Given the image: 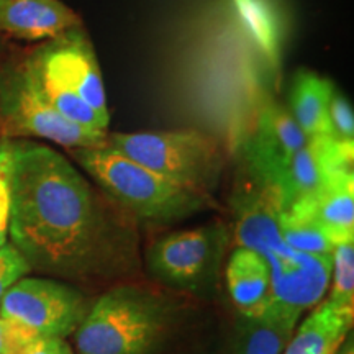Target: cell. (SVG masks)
<instances>
[{"label": "cell", "mask_w": 354, "mask_h": 354, "mask_svg": "<svg viewBox=\"0 0 354 354\" xmlns=\"http://www.w3.org/2000/svg\"><path fill=\"white\" fill-rule=\"evenodd\" d=\"M113 205L56 149L12 141L8 234L32 269L95 284L135 272L138 238Z\"/></svg>", "instance_id": "obj_1"}, {"label": "cell", "mask_w": 354, "mask_h": 354, "mask_svg": "<svg viewBox=\"0 0 354 354\" xmlns=\"http://www.w3.org/2000/svg\"><path fill=\"white\" fill-rule=\"evenodd\" d=\"M71 154L107 198L130 216L151 223H171L212 205L210 196L172 183L107 143L71 149Z\"/></svg>", "instance_id": "obj_2"}, {"label": "cell", "mask_w": 354, "mask_h": 354, "mask_svg": "<svg viewBox=\"0 0 354 354\" xmlns=\"http://www.w3.org/2000/svg\"><path fill=\"white\" fill-rule=\"evenodd\" d=\"M172 307L165 297L136 286L105 292L76 330L81 354H153L165 342Z\"/></svg>", "instance_id": "obj_3"}, {"label": "cell", "mask_w": 354, "mask_h": 354, "mask_svg": "<svg viewBox=\"0 0 354 354\" xmlns=\"http://www.w3.org/2000/svg\"><path fill=\"white\" fill-rule=\"evenodd\" d=\"M107 145L172 183L210 197L223 172L218 143L197 130L109 133Z\"/></svg>", "instance_id": "obj_4"}, {"label": "cell", "mask_w": 354, "mask_h": 354, "mask_svg": "<svg viewBox=\"0 0 354 354\" xmlns=\"http://www.w3.org/2000/svg\"><path fill=\"white\" fill-rule=\"evenodd\" d=\"M0 127L6 136H32L68 149L105 145L109 136V131L88 130L64 118L26 63L0 74Z\"/></svg>", "instance_id": "obj_5"}, {"label": "cell", "mask_w": 354, "mask_h": 354, "mask_svg": "<svg viewBox=\"0 0 354 354\" xmlns=\"http://www.w3.org/2000/svg\"><path fill=\"white\" fill-rule=\"evenodd\" d=\"M88 305L82 292L55 279L21 277L0 300V315L12 318L43 338L76 333Z\"/></svg>", "instance_id": "obj_6"}, {"label": "cell", "mask_w": 354, "mask_h": 354, "mask_svg": "<svg viewBox=\"0 0 354 354\" xmlns=\"http://www.w3.org/2000/svg\"><path fill=\"white\" fill-rule=\"evenodd\" d=\"M26 63L39 77L81 97L88 107L110 122L99 61L82 26L46 41Z\"/></svg>", "instance_id": "obj_7"}, {"label": "cell", "mask_w": 354, "mask_h": 354, "mask_svg": "<svg viewBox=\"0 0 354 354\" xmlns=\"http://www.w3.org/2000/svg\"><path fill=\"white\" fill-rule=\"evenodd\" d=\"M227 238V228L221 225L167 234L149 248L148 271L162 284L197 289L214 276Z\"/></svg>", "instance_id": "obj_8"}, {"label": "cell", "mask_w": 354, "mask_h": 354, "mask_svg": "<svg viewBox=\"0 0 354 354\" xmlns=\"http://www.w3.org/2000/svg\"><path fill=\"white\" fill-rule=\"evenodd\" d=\"M271 274L274 302L289 307L300 315L315 307L330 286L333 256H313L287 246L284 240L264 251Z\"/></svg>", "instance_id": "obj_9"}, {"label": "cell", "mask_w": 354, "mask_h": 354, "mask_svg": "<svg viewBox=\"0 0 354 354\" xmlns=\"http://www.w3.org/2000/svg\"><path fill=\"white\" fill-rule=\"evenodd\" d=\"M353 149L354 145L338 143L331 136L310 138L269 183L282 212L310 201L333 171L353 169Z\"/></svg>", "instance_id": "obj_10"}, {"label": "cell", "mask_w": 354, "mask_h": 354, "mask_svg": "<svg viewBox=\"0 0 354 354\" xmlns=\"http://www.w3.org/2000/svg\"><path fill=\"white\" fill-rule=\"evenodd\" d=\"M307 141L289 109L274 100L266 102L258 112L253 130L241 143L243 167L269 184Z\"/></svg>", "instance_id": "obj_11"}, {"label": "cell", "mask_w": 354, "mask_h": 354, "mask_svg": "<svg viewBox=\"0 0 354 354\" xmlns=\"http://www.w3.org/2000/svg\"><path fill=\"white\" fill-rule=\"evenodd\" d=\"M82 26L77 13L59 0H6L0 32L26 41H50Z\"/></svg>", "instance_id": "obj_12"}, {"label": "cell", "mask_w": 354, "mask_h": 354, "mask_svg": "<svg viewBox=\"0 0 354 354\" xmlns=\"http://www.w3.org/2000/svg\"><path fill=\"white\" fill-rule=\"evenodd\" d=\"M290 209L300 210L312 216L313 221L325 232L333 245L354 241L353 169L333 171L326 177L315 196L310 201L290 207Z\"/></svg>", "instance_id": "obj_13"}, {"label": "cell", "mask_w": 354, "mask_h": 354, "mask_svg": "<svg viewBox=\"0 0 354 354\" xmlns=\"http://www.w3.org/2000/svg\"><path fill=\"white\" fill-rule=\"evenodd\" d=\"M225 276L230 297L245 318L263 315L272 304L271 274L256 251L238 246L230 256Z\"/></svg>", "instance_id": "obj_14"}, {"label": "cell", "mask_w": 354, "mask_h": 354, "mask_svg": "<svg viewBox=\"0 0 354 354\" xmlns=\"http://www.w3.org/2000/svg\"><path fill=\"white\" fill-rule=\"evenodd\" d=\"M335 86L313 71L302 69L294 77L289 112L307 138L330 136L328 104Z\"/></svg>", "instance_id": "obj_15"}, {"label": "cell", "mask_w": 354, "mask_h": 354, "mask_svg": "<svg viewBox=\"0 0 354 354\" xmlns=\"http://www.w3.org/2000/svg\"><path fill=\"white\" fill-rule=\"evenodd\" d=\"M300 313L274 302L263 315L245 318L234 354H282L294 335Z\"/></svg>", "instance_id": "obj_16"}, {"label": "cell", "mask_w": 354, "mask_h": 354, "mask_svg": "<svg viewBox=\"0 0 354 354\" xmlns=\"http://www.w3.org/2000/svg\"><path fill=\"white\" fill-rule=\"evenodd\" d=\"M351 325V318L336 312L325 300L302 322L282 354H336Z\"/></svg>", "instance_id": "obj_17"}, {"label": "cell", "mask_w": 354, "mask_h": 354, "mask_svg": "<svg viewBox=\"0 0 354 354\" xmlns=\"http://www.w3.org/2000/svg\"><path fill=\"white\" fill-rule=\"evenodd\" d=\"M232 6L254 46L277 68L282 51V25L272 0H232Z\"/></svg>", "instance_id": "obj_18"}, {"label": "cell", "mask_w": 354, "mask_h": 354, "mask_svg": "<svg viewBox=\"0 0 354 354\" xmlns=\"http://www.w3.org/2000/svg\"><path fill=\"white\" fill-rule=\"evenodd\" d=\"M281 236L287 246L313 256H333L335 245L325 232L304 212L290 209L281 214Z\"/></svg>", "instance_id": "obj_19"}, {"label": "cell", "mask_w": 354, "mask_h": 354, "mask_svg": "<svg viewBox=\"0 0 354 354\" xmlns=\"http://www.w3.org/2000/svg\"><path fill=\"white\" fill-rule=\"evenodd\" d=\"M333 282L331 294L326 300L336 312L351 318L354 313V241L335 245L333 250Z\"/></svg>", "instance_id": "obj_20"}, {"label": "cell", "mask_w": 354, "mask_h": 354, "mask_svg": "<svg viewBox=\"0 0 354 354\" xmlns=\"http://www.w3.org/2000/svg\"><path fill=\"white\" fill-rule=\"evenodd\" d=\"M330 136L338 143L354 145V112L353 105L342 92L333 88L328 104Z\"/></svg>", "instance_id": "obj_21"}, {"label": "cell", "mask_w": 354, "mask_h": 354, "mask_svg": "<svg viewBox=\"0 0 354 354\" xmlns=\"http://www.w3.org/2000/svg\"><path fill=\"white\" fill-rule=\"evenodd\" d=\"M30 271V264L12 243L0 248V300L17 281L25 277Z\"/></svg>", "instance_id": "obj_22"}, {"label": "cell", "mask_w": 354, "mask_h": 354, "mask_svg": "<svg viewBox=\"0 0 354 354\" xmlns=\"http://www.w3.org/2000/svg\"><path fill=\"white\" fill-rule=\"evenodd\" d=\"M39 336L21 323L0 315V354H17Z\"/></svg>", "instance_id": "obj_23"}, {"label": "cell", "mask_w": 354, "mask_h": 354, "mask_svg": "<svg viewBox=\"0 0 354 354\" xmlns=\"http://www.w3.org/2000/svg\"><path fill=\"white\" fill-rule=\"evenodd\" d=\"M10 153L12 140L0 141V227L8 228L10 220Z\"/></svg>", "instance_id": "obj_24"}, {"label": "cell", "mask_w": 354, "mask_h": 354, "mask_svg": "<svg viewBox=\"0 0 354 354\" xmlns=\"http://www.w3.org/2000/svg\"><path fill=\"white\" fill-rule=\"evenodd\" d=\"M17 354H73V349L63 338H43V336H39Z\"/></svg>", "instance_id": "obj_25"}, {"label": "cell", "mask_w": 354, "mask_h": 354, "mask_svg": "<svg viewBox=\"0 0 354 354\" xmlns=\"http://www.w3.org/2000/svg\"><path fill=\"white\" fill-rule=\"evenodd\" d=\"M336 354H354V343H353V333L349 331L346 339H344L342 346H339L338 353Z\"/></svg>", "instance_id": "obj_26"}, {"label": "cell", "mask_w": 354, "mask_h": 354, "mask_svg": "<svg viewBox=\"0 0 354 354\" xmlns=\"http://www.w3.org/2000/svg\"><path fill=\"white\" fill-rule=\"evenodd\" d=\"M7 236H8V228L0 227V248L7 245Z\"/></svg>", "instance_id": "obj_27"}, {"label": "cell", "mask_w": 354, "mask_h": 354, "mask_svg": "<svg viewBox=\"0 0 354 354\" xmlns=\"http://www.w3.org/2000/svg\"><path fill=\"white\" fill-rule=\"evenodd\" d=\"M3 2H6V0H0V3H3Z\"/></svg>", "instance_id": "obj_28"}]
</instances>
